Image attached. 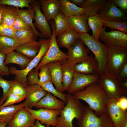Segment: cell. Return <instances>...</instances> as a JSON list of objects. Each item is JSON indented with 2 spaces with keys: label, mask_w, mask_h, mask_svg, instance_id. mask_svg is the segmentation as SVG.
<instances>
[{
  "label": "cell",
  "mask_w": 127,
  "mask_h": 127,
  "mask_svg": "<svg viewBox=\"0 0 127 127\" xmlns=\"http://www.w3.org/2000/svg\"><path fill=\"white\" fill-rule=\"evenodd\" d=\"M75 72L83 74L99 75L98 64L94 56H88L82 62L75 65Z\"/></svg>",
  "instance_id": "cell-18"
},
{
  "label": "cell",
  "mask_w": 127,
  "mask_h": 127,
  "mask_svg": "<svg viewBox=\"0 0 127 127\" xmlns=\"http://www.w3.org/2000/svg\"><path fill=\"white\" fill-rule=\"evenodd\" d=\"M66 104L62 100L57 99L51 93L47 92L34 107L38 109L42 108L60 111L64 108Z\"/></svg>",
  "instance_id": "cell-19"
},
{
  "label": "cell",
  "mask_w": 127,
  "mask_h": 127,
  "mask_svg": "<svg viewBox=\"0 0 127 127\" xmlns=\"http://www.w3.org/2000/svg\"><path fill=\"white\" fill-rule=\"evenodd\" d=\"M88 17L83 14L66 17L71 27L79 34H82L87 32L91 29L87 23Z\"/></svg>",
  "instance_id": "cell-20"
},
{
  "label": "cell",
  "mask_w": 127,
  "mask_h": 127,
  "mask_svg": "<svg viewBox=\"0 0 127 127\" xmlns=\"http://www.w3.org/2000/svg\"><path fill=\"white\" fill-rule=\"evenodd\" d=\"M70 2L79 7L83 4L86 0H68Z\"/></svg>",
  "instance_id": "cell-50"
},
{
  "label": "cell",
  "mask_w": 127,
  "mask_h": 127,
  "mask_svg": "<svg viewBox=\"0 0 127 127\" xmlns=\"http://www.w3.org/2000/svg\"><path fill=\"white\" fill-rule=\"evenodd\" d=\"M76 64L66 60L61 64L63 85L65 91H68L72 83Z\"/></svg>",
  "instance_id": "cell-24"
},
{
  "label": "cell",
  "mask_w": 127,
  "mask_h": 127,
  "mask_svg": "<svg viewBox=\"0 0 127 127\" xmlns=\"http://www.w3.org/2000/svg\"><path fill=\"white\" fill-rule=\"evenodd\" d=\"M106 29L103 27L99 38L104 44L109 48L127 50V34L114 30L107 32Z\"/></svg>",
  "instance_id": "cell-9"
},
{
  "label": "cell",
  "mask_w": 127,
  "mask_h": 127,
  "mask_svg": "<svg viewBox=\"0 0 127 127\" xmlns=\"http://www.w3.org/2000/svg\"><path fill=\"white\" fill-rule=\"evenodd\" d=\"M18 15L21 17L25 22L32 28L36 36H39L43 38L40 33L36 29L33 23L35 15V12L33 8L31 7L26 10L19 9L15 8Z\"/></svg>",
  "instance_id": "cell-30"
},
{
  "label": "cell",
  "mask_w": 127,
  "mask_h": 127,
  "mask_svg": "<svg viewBox=\"0 0 127 127\" xmlns=\"http://www.w3.org/2000/svg\"><path fill=\"white\" fill-rule=\"evenodd\" d=\"M78 38L79 34L70 27L58 36L56 41L59 48L64 47L68 50Z\"/></svg>",
  "instance_id": "cell-23"
},
{
  "label": "cell",
  "mask_w": 127,
  "mask_h": 127,
  "mask_svg": "<svg viewBox=\"0 0 127 127\" xmlns=\"http://www.w3.org/2000/svg\"><path fill=\"white\" fill-rule=\"evenodd\" d=\"M15 80H8L3 79L0 76V87L3 90V95L0 99L1 105L6 100L8 95L11 93V89Z\"/></svg>",
  "instance_id": "cell-37"
},
{
  "label": "cell",
  "mask_w": 127,
  "mask_h": 127,
  "mask_svg": "<svg viewBox=\"0 0 127 127\" xmlns=\"http://www.w3.org/2000/svg\"><path fill=\"white\" fill-rule=\"evenodd\" d=\"M117 76L121 81L127 79V62L123 65Z\"/></svg>",
  "instance_id": "cell-48"
},
{
  "label": "cell",
  "mask_w": 127,
  "mask_h": 127,
  "mask_svg": "<svg viewBox=\"0 0 127 127\" xmlns=\"http://www.w3.org/2000/svg\"><path fill=\"white\" fill-rule=\"evenodd\" d=\"M41 8L48 22L53 20L60 11V0H39Z\"/></svg>",
  "instance_id": "cell-21"
},
{
  "label": "cell",
  "mask_w": 127,
  "mask_h": 127,
  "mask_svg": "<svg viewBox=\"0 0 127 127\" xmlns=\"http://www.w3.org/2000/svg\"><path fill=\"white\" fill-rule=\"evenodd\" d=\"M26 98L24 96L10 93L8 96L2 106H6L13 105L14 103L21 102Z\"/></svg>",
  "instance_id": "cell-42"
},
{
  "label": "cell",
  "mask_w": 127,
  "mask_h": 127,
  "mask_svg": "<svg viewBox=\"0 0 127 127\" xmlns=\"http://www.w3.org/2000/svg\"><path fill=\"white\" fill-rule=\"evenodd\" d=\"M39 80L37 82V84L40 86L44 91L50 92L54 96L59 98L67 103V94L58 91L54 87L51 81L42 83L40 82Z\"/></svg>",
  "instance_id": "cell-36"
},
{
  "label": "cell",
  "mask_w": 127,
  "mask_h": 127,
  "mask_svg": "<svg viewBox=\"0 0 127 127\" xmlns=\"http://www.w3.org/2000/svg\"><path fill=\"white\" fill-rule=\"evenodd\" d=\"M53 20L55 24L56 36L71 27L67 17L60 11Z\"/></svg>",
  "instance_id": "cell-33"
},
{
  "label": "cell",
  "mask_w": 127,
  "mask_h": 127,
  "mask_svg": "<svg viewBox=\"0 0 127 127\" xmlns=\"http://www.w3.org/2000/svg\"><path fill=\"white\" fill-rule=\"evenodd\" d=\"M31 4L35 12L34 26L40 30L43 38L50 39L52 33L45 16L40 10L41 7L39 1L33 0Z\"/></svg>",
  "instance_id": "cell-13"
},
{
  "label": "cell",
  "mask_w": 127,
  "mask_h": 127,
  "mask_svg": "<svg viewBox=\"0 0 127 127\" xmlns=\"http://www.w3.org/2000/svg\"><path fill=\"white\" fill-rule=\"evenodd\" d=\"M41 45V42L39 40L38 41L30 42L21 45L15 50L16 52L32 60L39 53Z\"/></svg>",
  "instance_id": "cell-25"
},
{
  "label": "cell",
  "mask_w": 127,
  "mask_h": 127,
  "mask_svg": "<svg viewBox=\"0 0 127 127\" xmlns=\"http://www.w3.org/2000/svg\"><path fill=\"white\" fill-rule=\"evenodd\" d=\"M77 121L79 127H114L107 113L98 116L88 106L84 105L83 115Z\"/></svg>",
  "instance_id": "cell-7"
},
{
  "label": "cell",
  "mask_w": 127,
  "mask_h": 127,
  "mask_svg": "<svg viewBox=\"0 0 127 127\" xmlns=\"http://www.w3.org/2000/svg\"><path fill=\"white\" fill-rule=\"evenodd\" d=\"M121 81L117 76L108 73L106 71L99 75L97 83L105 92L108 99H118L126 96V92L123 88Z\"/></svg>",
  "instance_id": "cell-5"
},
{
  "label": "cell",
  "mask_w": 127,
  "mask_h": 127,
  "mask_svg": "<svg viewBox=\"0 0 127 127\" xmlns=\"http://www.w3.org/2000/svg\"><path fill=\"white\" fill-rule=\"evenodd\" d=\"M103 26L116 29L127 34V22L126 20L121 21H110L103 20Z\"/></svg>",
  "instance_id": "cell-38"
},
{
  "label": "cell",
  "mask_w": 127,
  "mask_h": 127,
  "mask_svg": "<svg viewBox=\"0 0 127 127\" xmlns=\"http://www.w3.org/2000/svg\"><path fill=\"white\" fill-rule=\"evenodd\" d=\"M23 103L17 105H12L0 106V120L8 124L12 119L16 112L20 109L24 107Z\"/></svg>",
  "instance_id": "cell-27"
},
{
  "label": "cell",
  "mask_w": 127,
  "mask_h": 127,
  "mask_svg": "<svg viewBox=\"0 0 127 127\" xmlns=\"http://www.w3.org/2000/svg\"><path fill=\"white\" fill-rule=\"evenodd\" d=\"M6 55L0 53V76H8L10 74L9 68L4 65V62Z\"/></svg>",
  "instance_id": "cell-44"
},
{
  "label": "cell",
  "mask_w": 127,
  "mask_h": 127,
  "mask_svg": "<svg viewBox=\"0 0 127 127\" xmlns=\"http://www.w3.org/2000/svg\"><path fill=\"white\" fill-rule=\"evenodd\" d=\"M99 75H87L75 72L73 81L67 94L73 95L84 90L87 86L97 82Z\"/></svg>",
  "instance_id": "cell-12"
},
{
  "label": "cell",
  "mask_w": 127,
  "mask_h": 127,
  "mask_svg": "<svg viewBox=\"0 0 127 127\" xmlns=\"http://www.w3.org/2000/svg\"><path fill=\"white\" fill-rule=\"evenodd\" d=\"M119 9L126 14L127 12V0H111Z\"/></svg>",
  "instance_id": "cell-47"
},
{
  "label": "cell",
  "mask_w": 127,
  "mask_h": 127,
  "mask_svg": "<svg viewBox=\"0 0 127 127\" xmlns=\"http://www.w3.org/2000/svg\"><path fill=\"white\" fill-rule=\"evenodd\" d=\"M36 119L38 120L42 124H45L47 127L52 126L55 127L57 118L60 115V111L50 110L40 108L37 110L30 109L24 107Z\"/></svg>",
  "instance_id": "cell-14"
},
{
  "label": "cell",
  "mask_w": 127,
  "mask_h": 127,
  "mask_svg": "<svg viewBox=\"0 0 127 127\" xmlns=\"http://www.w3.org/2000/svg\"><path fill=\"white\" fill-rule=\"evenodd\" d=\"M33 127H46L44 125L41 124L39 121L36 120L35 122L34 125Z\"/></svg>",
  "instance_id": "cell-53"
},
{
  "label": "cell",
  "mask_w": 127,
  "mask_h": 127,
  "mask_svg": "<svg viewBox=\"0 0 127 127\" xmlns=\"http://www.w3.org/2000/svg\"><path fill=\"white\" fill-rule=\"evenodd\" d=\"M78 39L93 53L98 64L99 75L104 73L106 71L108 48L87 32L79 34Z\"/></svg>",
  "instance_id": "cell-3"
},
{
  "label": "cell",
  "mask_w": 127,
  "mask_h": 127,
  "mask_svg": "<svg viewBox=\"0 0 127 127\" xmlns=\"http://www.w3.org/2000/svg\"><path fill=\"white\" fill-rule=\"evenodd\" d=\"M32 60L14 51L6 55L4 64L5 66L11 64H16L23 70L26 68Z\"/></svg>",
  "instance_id": "cell-28"
},
{
  "label": "cell",
  "mask_w": 127,
  "mask_h": 127,
  "mask_svg": "<svg viewBox=\"0 0 127 127\" xmlns=\"http://www.w3.org/2000/svg\"></svg>",
  "instance_id": "cell-58"
},
{
  "label": "cell",
  "mask_w": 127,
  "mask_h": 127,
  "mask_svg": "<svg viewBox=\"0 0 127 127\" xmlns=\"http://www.w3.org/2000/svg\"><path fill=\"white\" fill-rule=\"evenodd\" d=\"M117 104L121 109L126 111L127 109V98L126 96L122 97L117 99Z\"/></svg>",
  "instance_id": "cell-49"
},
{
  "label": "cell",
  "mask_w": 127,
  "mask_h": 127,
  "mask_svg": "<svg viewBox=\"0 0 127 127\" xmlns=\"http://www.w3.org/2000/svg\"><path fill=\"white\" fill-rule=\"evenodd\" d=\"M1 105V104H0V106Z\"/></svg>",
  "instance_id": "cell-56"
},
{
  "label": "cell",
  "mask_w": 127,
  "mask_h": 127,
  "mask_svg": "<svg viewBox=\"0 0 127 127\" xmlns=\"http://www.w3.org/2000/svg\"><path fill=\"white\" fill-rule=\"evenodd\" d=\"M18 16L15 8L11 6H7L3 14L2 24L11 27Z\"/></svg>",
  "instance_id": "cell-35"
},
{
  "label": "cell",
  "mask_w": 127,
  "mask_h": 127,
  "mask_svg": "<svg viewBox=\"0 0 127 127\" xmlns=\"http://www.w3.org/2000/svg\"><path fill=\"white\" fill-rule=\"evenodd\" d=\"M107 0H86L79 7L83 9L84 14L89 16L96 15L102 5Z\"/></svg>",
  "instance_id": "cell-31"
},
{
  "label": "cell",
  "mask_w": 127,
  "mask_h": 127,
  "mask_svg": "<svg viewBox=\"0 0 127 127\" xmlns=\"http://www.w3.org/2000/svg\"><path fill=\"white\" fill-rule=\"evenodd\" d=\"M117 99H108L106 107L107 114L111 121L114 127H121L127 121V112L117 104Z\"/></svg>",
  "instance_id": "cell-11"
},
{
  "label": "cell",
  "mask_w": 127,
  "mask_h": 127,
  "mask_svg": "<svg viewBox=\"0 0 127 127\" xmlns=\"http://www.w3.org/2000/svg\"><path fill=\"white\" fill-rule=\"evenodd\" d=\"M50 70L52 81L55 88L59 92L62 93L65 91L62 83L61 64L59 62H54L47 64Z\"/></svg>",
  "instance_id": "cell-22"
},
{
  "label": "cell",
  "mask_w": 127,
  "mask_h": 127,
  "mask_svg": "<svg viewBox=\"0 0 127 127\" xmlns=\"http://www.w3.org/2000/svg\"><path fill=\"white\" fill-rule=\"evenodd\" d=\"M87 22L89 27L92 30V36L96 40H99L103 29V20L97 14L89 16Z\"/></svg>",
  "instance_id": "cell-32"
},
{
  "label": "cell",
  "mask_w": 127,
  "mask_h": 127,
  "mask_svg": "<svg viewBox=\"0 0 127 127\" xmlns=\"http://www.w3.org/2000/svg\"><path fill=\"white\" fill-rule=\"evenodd\" d=\"M33 0H0V4L8 5L12 7L23 8L24 7H31L29 4Z\"/></svg>",
  "instance_id": "cell-39"
},
{
  "label": "cell",
  "mask_w": 127,
  "mask_h": 127,
  "mask_svg": "<svg viewBox=\"0 0 127 127\" xmlns=\"http://www.w3.org/2000/svg\"><path fill=\"white\" fill-rule=\"evenodd\" d=\"M121 127H127V121L125 122Z\"/></svg>",
  "instance_id": "cell-55"
},
{
  "label": "cell",
  "mask_w": 127,
  "mask_h": 127,
  "mask_svg": "<svg viewBox=\"0 0 127 127\" xmlns=\"http://www.w3.org/2000/svg\"><path fill=\"white\" fill-rule=\"evenodd\" d=\"M25 43L14 38L0 36V53L6 55Z\"/></svg>",
  "instance_id": "cell-26"
},
{
  "label": "cell",
  "mask_w": 127,
  "mask_h": 127,
  "mask_svg": "<svg viewBox=\"0 0 127 127\" xmlns=\"http://www.w3.org/2000/svg\"><path fill=\"white\" fill-rule=\"evenodd\" d=\"M50 23L52 30V35L50 38L49 46L40 62L35 67V69L36 71H38L41 66L51 62H58L61 64L67 59V53L62 52L57 44L55 24L53 20Z\"/></svg>",
  "instance_id": "cell-6"
},
{
  "label": "cell",
  "mask_w": 127,
  "mask_h": 127,
  "mask_svg": "<svg viewBox=\"0 0 127 127\" xmlns=\"http://www.w3.org/2000/svg\"><path fill=\"white\" fill-rule=\"evenodd\" d=\"M39 40L40 41L41 44L40 50L37 55L32 60L25 69L19 70L13 66L9 68L10 74L15 75V79L25 88L28 85L27 81L28 74L38 64L49 46L50 39H40Z\"/></svg>",
  "instance_id": "cell-4"
},
{
  "label": "cell",
  "mask_w": 127,
  "mask_h": 127,
  "mask_svg": "<svg viewBox=\"0 0 127 127\" xmlns=\"http://www.w3.org/2000/svg\"><path fill=\"white\" fill-rule=\"evenodd\" d=\"M73 95L76 99L85 102L99 116L107 113L106 107L108 98L104 90L97 83L87 86Z\"/></svg>",
  "instance_id": "cell-1"
},
{
  "label": "cell",
  "mask_w": 127,
  "mask_h": 127,
  "mask_svg": "<svg viewBox=\"0 0 127 127\" xmlns=\"http://www.w3.org/2000/svg\"><path fill=\"white\" fill-rule=\"evenodd\" d=\"M97 14L103 20L110 21H126L127 14L120 10L111 0H107L101 7Z\"/></svg>",
  "instance_id": "cell-10"
},
{
  "label": "cell",
  "mask_w": 127,
  "mask_h": 127,
  "mask_svg": "<svg viewBox=\"0 0 127 127\" xmlns=\"http://www.w3.org/2000/svg\"><path fill=\"white\" fill-rule=\"evenodd\" d=\"M90 50L79 39L68 50L67 60L76 64L83 61L88 56Z\"/></svg>",
  "instance_id": "cell-15"
},
{
  "label": "cell",
  "mask_w": 127,
  "mask_h": 127,
  "mask_svg": "<svg viewBox=\"0 0 127 127\" xmlns=\"http://www.w3.org/2000/svg\"><path fill=\"white\" fill-rule=\"evenodd\" d=\"M33 126H30V127H33Z\"/></svg>",
  "instance_id": "cell-57"
},
{
  "label": "cell",
  "mask_w": 127,
  "mask_h": 127,
  "mask_svg": "<svg viewBox=\"0 0 127 127\" xmlns=\"http://www.w3.org/2000/svg\"><path fill=\"white\" fill-rule=\"evenodd\" d=\"M121 81V85L123 88L127 92V79Z\"/></svg>",
  "instance_id": "cell-52"
},
{
  "label": "cell",
  "mask_w": 127,
  "mask_h": 127,
  "mask_svg": "<svg viewBox=\"0 0 127 127\" xmlns=\"http://www.w3.org/2000/svg\"><path fill=\"white\" fill-rule=\"evenodd\" d=\"M60 11L66 17L85 14L83 9L67 0H60Z\"/></svg>",
  "instance_id": "cell-29"
},
{
  "label": "cell",
  "mask_w": 127,
  "mask_h": 127,
  "mask_svg": "<svg viewBox=\"0 0 127 127\" xmlns=\"http://www.w3.org/2000/svg\"><path fill=\"white\" fill-rule=\"evenodd\" d=\"M7 124L4 121L0 122V127H6Z\"/></svg>",
  "instance_id": "cell-54"
},
{
  "label": "cell",
  "mask_w": 127,
  "mask_h": 127,
  "mask_svg": "<svg viewBox=\"0 0 127 127\" xmlns=\"http://www.w3.org/2000/svg\"><path fill=\"white\" fill-rule=\"evenodd\" d=\"M15 31L12 28L3 24H0V36L14 37Z\"/></svg>",
  "instance_id": "cell-45"
},
{
  "label": "cell",
  "mask_w": 127,
  "mask_h": 127,
  "mask_svg": "<svg viewBox=\"0 0 127 127\" xmlns=\"http://www.w3.org/2000/svg\"><path fill=\"white\" fill-rule=\"evenodd\" d=\"M10 93L24 96L26 98V97L25 88L15 79L13 83Z\"/></svg>",
  "instance_id": "cell-41"
},
{
  "label": "cell",
  "mask_w": 127,
  "mask_h": 127,
  "mask_svg": "<svg viewBox=\"0 0 127 127\" xmlns=\"http://www.w3.org/2000/svg\"><path fill=\"white\" fill-rule=\"evenodd\" d=\"M67 101L64 108L60 111V117L57 118L55 127H73V121L75 118L78 121L82 117L84 105L73 95L67 94Z\"/></svg>",
  "instance_id": "cell-2"
},
{
  "label": "cell",
  "mask_w": 127,
  "mask_h": 127,
  "mask_svg": "<svg viewBox=\"0 0 127 127\" xmlns=\"http://www.w3.org/2000/svg\"><path fill=\"white\" fill-rule=\"evenodd\" d=\"M40 69V71L38 74L39 77V81L42 83L52 81L50 71L47 64L41 66Z\"/></svg>",
  "instance_id": "cell-40"
},
{
  "label": "cell",
  "mask_w": 127,
  "mask_h": 127,
  "mask_svg": "<svg viewBox=\"0 0 127 127\" xmlns=\"http://www.w3.org/2000/svg\"><path fill=\"white\" fill-rule=\"evenodd\" d=\"M14 38L27 43L36 41L37 37L31 28L15 31Z\"/></svg>",
  "instance_id": "cell-34"
},
{
  "label": "cell",
  "mask_w": 127,
  "mask_h": 127,
  "mask_svg": "<svg viewBox=\"0 0 127 127\" xmlns=\"http://www.w3.org/2000/svg\"><path fill=\"white\" fill-rule=\"evenodd\" d=\"M36 120L24 107L16 112L7 127H29L34 125Z\"/></svg>",
  "instance_id": "cell-17"
},
{
  "label": "cell",
  "mask_w": 127,
  "mask_h": 127,
  "mask_svg": "<svg viewBox=\"0 0 127 127\" xmlns=\"http://www.w3.org/2000/svg\"><path fill=\"white\" fill-rule=\"evenodd\" d=\"M7 6L5 5L0 4V24H2V17L3 14Z\"/></svg>",
  "instance_id": "cell-51"
},
{
  "label": "cell",
  "mask_w": 127,
  "mask_h": 127,
  "mask_svg": "<svg viewBox=\"0 0 127 127\" xmlns=\"http://www.w3.org/2000/svg\"><path fill=\"white\" fill-rule=\"evenodd\" d=\"M11 27L15 31L32 28L18 16Z\"/></svg>",
  "instance_id": "cell-43"
},
{
  "label": "cell",
  "mask_w": 127,
  "mask_h": 127,
  "mask_svg": "<svg viewBox=\"0 0 127 127\" xmlns=\"http://www.w3.org/2000/svg\"><path fill=\"white\" fill-rule=\"evenodd\" d=\"M127 62V50L108 48L106 71L117 76L124 64Z\"/></svg>",
  "instance_id": "cell-8"
},
{
  "label": "cell",
  "mask_w": 127,
  "mask_h": 127,
  "mask_svg": "<svg viewBox=\"0 0 127 127\" xmlns=\"http://www.w3.org/2000/svg\"><path fill=\"white\" fill-rule=\"evenodd\" d=\"M38 71L33 69L28 73L27 79L28 85L36 84L37 82L39 80L38 77Z\"/></svg>",
  "instance_id": "cell-46"
},
{
  "label": "cell",
  "mask_w": 127,
  "mask_h": 127,
  "mask_svg": "<svg viewBox=\"0 0 127 127\" xmlns=\"http://www.w3.org/2000/svg\"><path fill=\"white\" fill-rule=\"evenodd\" d=\"M25 89L26 97L23 103L24 107L30 109H32V108L47 93L37 84L28 85Z\"/></svg>",
  "instance_id": "cell-16"
}]
</instances>
